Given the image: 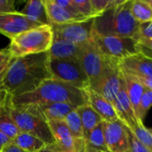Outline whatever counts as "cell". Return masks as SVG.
Returning <instances> with one entry per match:
<instances>
[{
	"label": "cell",
	"instance_id": "1",
	"mask_svg": "<svg viewBox=\"0 0 152 152\" xmlns=\"http://www.w3.org/2000/svg\"><path fill=\"white\" fill-rule=\"evenodd\" d=\"M49 53L12 58L2 86L11 96L36 90L45 80L52 78L49 70Z\"/></svg>",
	"mask_w": 152,
	"mask_h": 152
},
{
	"label": "cell",
	"instance_id": "33",
	"mask_svg": "<svg viewBox=\"0 0 152 152\" xmlns=\"http://www.w3.org/2000/svg\"><path fill=\"white\" fill-rule=\"evenodd\" d=\"M129 152H151L129 131Z\"/></svg>",
	"mask_w": 152,
	"mask_h": 152
},
{
	"label": "cell",
	"instance_id": "4",
	"mask_svg": "<svg viewBox=\"0 0 152 152\" xmlns=\"http://www.w3.org/2000/svg\"><path fill=\"white\" fill-rule=\"evenodd\" d=\"M9 112L20 132L27 133L42 140L47 146L55 144L54 138L37 105L10 106Z\"/></svg>",
	"mask_w": 152,
	"mask_h": 152
},
{
	"label": "cell",
	"instance_id": "20",
	"mask_svg": "<svg viewBox=\"0 0 152 152\" xmlns=\"http://www.w3.org/2000/svg\"><path fill=\"white\" fill-rule=\"evenodd\" d=\"M36 105H37L47 122L50 120H64L71 111L77 109L75 106L64 102H52Z\"/></svg>",
	"mask_w": 152,
	"mask_h": 152
},
{
	"label": "cell",
	"instance_id": "38",
	"mask_svg": "<svg viewBox=\"0 0 152 152\" xmlns=\"http://www.w3.org/2000/svg\"><path fill=\"white\" fill-rule=\"evenodd\" d=\"M12 142V140H11L9 137H7L2 132H0V152H2L5 146H7L8 144H10Z\"/></svg>",
	"mask_w": 152,
	"mask_h": 152
},
{
	"label": "cell",
	"instance_id": "26",
	"mask_svg": "<svg viewBox=\"0 0 152 152\" xmlns=\"http://www.w3.org/2000/svg\"><path fill=\"white\" fill-rule=\"evenodd\" d=\"M131 12L138 23L152 21V8L148 1L134 0L131 4Z\"/></svg>",
	"mask_w": 152,
	"mask_h": 152
},
{
	"label": "cell",
	"instance_id": "3",
	"mask_svg": "<svg viewBox=\"0 0 152 152\" xmlns=\"http://www.w3.org/2000/svg\"><path fill=\"white\" fill-rule=\"evenodd\" d=\"M131 0H121L94 20V33L100 36L135 38L139 24L131 12Z\"/></svg>",
	"mask_w": 152,
	"mask_h": 152
},
{
	"label": "cell",
	"instance_id": "36",
	"mask_svg": "<svg viewBox=\"0 0 152 152\" xmlns=\"http://www.w3.org/2000/svg\"><path fill=\"white\" fill-rule=\"evenodd\" d=\"M11 97L12 96L6 91V89L2 85H0V109L10 104Z\"/></svg>",
	"mask_w": 152,
	"mask_h": 152
},
{
	"label": "cell",
	"instance_id": "2",
	"mask_svg": "<svg viewBox=\"0 0 152 152\" xmlns=\"http://www.w3.org/2000/svg\"><path fill=\"white\" fill-rule=\"evenodd\" d=\"M52 102L69 103L78 108L88 104V97L86 90H81L70 84L50 78L30 93L12 96L10 106L14 107Z\"/></svg>",
	"mask_w": 152,
	"mask_h": 152
},
{
	"label": "cell",
	"instance_id": "27",
	"mask_svg": "<svg viewBox=\"0 0 152 152\" xmlns=\"http://www.w3.org/2000/svg\"><path fill=\"white\" fill-rule=\"evenodd\" d=\"M69 130L75 139H84V130L77 109L71 111L64 119Z\"/></svg>",
	"mask_w": 152,
	"mask_h": 152
},
{
	"label": "cell",
	"instance_id": "10",
	"mask_svg": "<svg viewBox=\"0 0 152 152\" xmlns=\"http://www.w3.org/2000/svg\"><path fill=\"white\" fill-rule=\"evenodd\" d=\"M94 20L70 22L61 25H51L53 39L64 40L76 45H83L93 38Z\"/></svg>",
	"mask_w": 152,
	"mask_h": 152
},
{
	"label": "cell",
	"instance_id": "43",
	"mask_svg": "<svg viewBox=\"0 0 152 152\" xmlns=\"http://www.w3.org/2000/svg\"><path fill=\"white\" fill-rule=\"evenodd\" d=\"M148 3L150 4V5H151V7L152 8V0H150V1H148Z\"/></svg>",
	"mask_w": 152,
	"mask_h": 152
},
{
	"label": "cell",
	"instance_id": "22",
	"mask_svg": "<svg viewBox=\"0 0 152 152\" xmlns=\"http://www.w3.org/2000/svg\"><path fill=\"white\" fill-rule=\"evenodd\" d=\"M77 111L82 122L85 140L98 125L103 122V120L89 104L77 108Z\"/></svg>",
	"mask_w": 152,
	"mask_h": 152
},
{
	"label": "cell",
	"instance_id": "13",
	"mask_svg": "<svg viewBox=\"0 0 152 152\" xmlns=\"http://www.w3.org/2000/svg\"><path fill=\"white\" fill-rule=\"evenodd\" d=\"M42 25L18 12L0 14V33L10 39L22 32Z\"/></svg>",
	"mask_w": 152,
	"mask_h": 152
},
{
	"label": "cell",
	"instance_id": "42",
	"mask_svg": "<svg viewBox=\"0 0 152 152\" xmlns=\"http://www.w3.org/2000/svg\"><path fill=\"white\" fill-rule=\"evenodd\" d=\"M40 152H61V151L57 150L55 147H53V145L51 146H46L43 151H41Z\"/></svg>",
	"mask_w": 152,
	"mask_h": 152
},
{
	"label": "cell",
	"instance_id": "21",
	"mask_svg": "<svg viewBox=\"0 0 152 152\" xmlns=\"http://www.w3.org/2000/svg\"><path fill=\"white\" fill-rule=\"evenodd\" d=\"M20 12L34 21L39 22L43 25L50 26L45 3L42 0L28 1Z\"/></svg>",
	"mask_w": 152,
	"mask_h": 152
},
{
	"label": "cell",
	"instance_id": "34",
	"mask_svg": "<svg viewBox=\"0 0 152 152\" xmlns=\"http://www.w3.org/2000/svg\"><path fill=\"white\" fill-rule=\"evenodd\" d=\"M139 53L152 60V40H137Z\"/></svg>",
	"mask_w": 152,
	"mask_h": 152
},
{
	"label": "cell",
	"instance_id": "41",
	"mask_svg": "<svg viewBox=\"0 0 152 152\" xmlns=\"http://www.w3.org/2000/svg\"><path fill=\"white\" fill-rule=\"evenodd\" d=\"M10 57H12V55H11V53H10L8 48H6V49H1V50H0V65H1L6 59H8V58H10Z\"/></svg>",
	"mask_w": 152,
	"mask_h": 152
},
{
	"label": "cell",
	"instance_id": "17",
	"mask_svg": "<svg viewBox=\"0 0 152 152\" xmlns=\"http://www.w3.org/2000/svg\"><path fill=\"white\" fill-rule=\"evenodd\" d=\"M86 94L88 104L102 118L103 122H113L118 119L112 103L90 88L86 90Z\"/></svg>",
	"mask_w": 152,
	"mask_h": 152
},
{
	"label": "cell",
	"instance_id": "31",
	"mask_svg": "<svg viewBox=\"0 0 152 152\" xmlns=\"http://www.w3.org/2000/svg\"><path fill=\"white\" fill-rule=\"evenodd\" d=\"M78 13L86 19H94L91 0H72Z\"/></svg>",
	"mask_w": 152,
	"mask_h": 152
},
{
	"label": "cell",
	"instance_id": "40",
	"mask_svg": "<svg viewBox=\"0 0 152 152\" xmlns=\"http://www.w3.org/2000/svg\"><path fill=\"white\" fill-rule=\"evenodd\" d=\"M2 152H28L21 150L20 148L17 147L16 145H14L12 142H11L10 144H8L7 146H5L4 148V150L2 151Z\"/></svg>",
	"mask_w": 152,
	"mask_h": 152
},
{
	"label": "cell",
	"instance_id": "37",
	"mask_svg": "<svg viewBox=\"0 0 152 152\" xmlns=\"http://www.w3.org/2000/svg\"><path fill=\"white\" fill-rule=\"evenodd\" d=\"M12 57H10L8 59H6L1 65H0V85H2V82L6 75V72H7V69L9 67V64H10V61L12 60Z\"/></svg>",
	"mask_w": 152,
	"mask_h": 152
},
{
	"label": "cell",
	"instance_id": "19",
	"mask_svg": "<svg viewBox=\"0 0 152 152\" xmlns=\"http://www.w3.org/2000/svg\"><path fill=\"white\" fill-rule=\"evenodd\" d=\"M121 69H122V75H123L124 84L126 86L127 96H128L131 105L134 109V111L137 117L139 104H140L142 94L145 90V87L137 77L126 72L122 68H121Z\"/></svg>",
	"mask_w": 152,
	"mask_h": 152
},
{
	"label": "cell",
	"instance_id": "39",
	"mask_svg": "<svg viewBox=\"0 0 152 152\" xmlns=\"http://www.w3.org/2000/svg\"><path fill=\"white\" fill-rule=\"evenodd\" d=\"M137 77L142 83L145 88L152 91V77Z\"/></svg>",
	"mask_w": 152,
	"mask_h": 152
},
{
	"label": "cell",
	"instance_id": "35",
	"mask_svg": "<svg viewBox=\"0 0 152 152\" xmlns=\"http://www.w3.org/2000/svg\"><path fill=\"white\" fill-rule=\"evenodd\" d=\"M14 12H16V10L13 0H0V14Z\"/></svg>",
	"mask_w": 152,
	"mask_h": 152
},
{
	"label": "cell",
	"instance_id": "9",
	"mask_svg": "<svg viewBox=\"0 0 152 152\" xmlns=\"http://www.w3.org/2000/svg\"><path fill=\"white\" fill-rule=\"evenodd\" d=\"M78 61L88 77L90 89L94 90L103 71L104 56L99 51L93 39L81 45Z\"/></svg>",
	"mask_w": 152,
	"mask_h": 152
},
{
	"label": "cell",
	"instance_id": "14",
	"mask_svg": "<svg viewBox=\"0 0 152 152\" xmlns=\"http://www.w3.org/2000/svg\"><path fill=\"white\" fill-rule=\"evenodd\" d=\"M113 107L115 109L118 120H120L128 128V130H132L137 125L142 124L137 119V117L134 111V109L127 96L124 81L120 91L113 102Z\"/></svg>",
	"mask_w": 152,
	"mask_h": 152
},
{
	"label": "cell",
	"instance_id": "16",
	"mask_svg": "<svg viewBox=\"0 0 152 152\" xmlns=\"http://www.w3.org/2000/svg\"><path fill=\"white\" fill-rule=\"evenodd\" d=\"M48 20L51 25H61L70 22L82 21L88 19L77 16L68 11L67 9L57 4L55 0H44Z\"/></svg>",
	"mask_w": 152,
	"mask_h": 152
},
{
	"label": "cell",
	"instance_id": "5",
	"mask_svg": "<svg viewBox=\"0 0 152 152\" xmlns=\"http://www.w3.org/2000/svg\"><path fill=\"white\" fill-rule=\"evenodd\" d=\"M53 40L52 27L42 25L12 37L8 50L13 58L46 53L50 50Z\"/></svg>",
	"mask_w": 152,
	"mask_h": 152
},
{
	"label": "cell",
	"instance_id": "32",
	"mask_svg": "<svg viewBox=\"0 0 152 152\" xmlns=\"http://www.w3.org/2000/svg\"><path fill=\"white\" fill-rule=\"evenodd\" d=\"M134 40H152V21L139 24Z\"/></svg>",
	"mask_w": 152,
	"mask_h": 152
},
{
	"label": "cell",
	"instance_id": "23",
	"mask_svg": "<svg viewBox=\"0 0 152 152\" xmlns=\"http://www.w3.org/2000/svg\"><path fill=\"white\" fill-rule=\"evenodd\" d=\"M85 152H109L103 134V122L85 139Z\"/></svg>",
	"mask_w": 152,
	"mask_h": 152
},
{
	"label": "cell",
	"instance_id": "11",
	"mask_svg": "<svg viewBox=\"0 0 152 152\" xmlns=\"http://www.w3.org/2000/svg\"><path fill=\"white\" fill-rule=\"evenodd\" d=\"M48 125L55 141L53 146L57 150L61 152H85V140L75 139L64 120H50Z\"/></svg>",
	"mask_w": 152,
	"mask_h": 152
},
{
	"label": "cell",
	"instance_id": "8",
	"mask_svg": "<svg viewBox=\"0 0 152 152\" xmlns=\"http://www.w3.org/2000/svg\"><path fill=\"white\" fill-rule=\"evenodd\" d=\"M123 81L122 69L119 61L104 57L103 71L94 91L113 104L123 85Z\"/></svg>",
	"mask_w": 152,
	"mask_h": 152
},
{
	"label": "cell",
	"instance_id": "30",
	"mask_svg": "<svg viewBox=\"0 0 152 152\" xmlns=\"http://www.w3.org/2000/svg\"><path fill=\"white\" fill-rule=\"evenodd\" d=\"M121 0H91L94 14L96 17L102 15L112 6L118 4Z\"/></svg>",
	"mask_w": 152,
	"mask_h": 152
},
{
	"label": "cell",
	"instance_id": "25",
	"mask_svg": "<svg viewBox=\"0 0 152 152\" xmlns=\"http://www.w3.org/2000/svg\"><path fill=\"white\" fill-rule=\"evenodd\" d=\"M0 132L11 140H13L20 133V130L10 115L9 105L0 109Z\"/></svg>",
	"mask_w": 152,
	"mask_h": 152
},
{
	"label": "cell",
	"instance_id": "29",
	"mask_svg": "<svg viewBox=\"0 0 152 152\" xmlns=\"http://www.w3.org/2000/svg\"><path fill=\"white\" fill-rule=\"evenodd\" d=\"M129 131L152 152V134L150 130L145 127L144 124H139Z\"/></svg>",
	"mask_w": 152,
	"mask_h": 152
},
{
	"label": "cell",
	"instance_id": "28",
	"mask_svg": "<svg viewBox=\"0 0 152 152\" xmlns=\"http://www.w3.org/2000/svg\"><path fill=\"white\" fill-rule=\"evenodd\" d=\"M152 107V91L150 89L145 88L142 96L141 98V102L139 104L138 113H137V118L138 120L143 124V120Z\"/></svg>",
	"mask_w": 152,
	"mask_h": 152
},
{
	"label": "cell",
	"instance_id": "7",
	"mask_svg": "<svg viewBox=\"0 0 152 152\" xmlns=\"http://www.w3.org/2000/svg\"><path fill=\"white\" fill-rule=\"evenodd\" d=\"M93 41L104 57L122 60L139 53L137 42L134 38L93 34Z\"/></svg>",
	"mask_w": 152,
	"mask_h": 152
},
{
	"label": "cell",
	"instance_id": "12",
	"mask_svg": "<svg viewBox=\"0 0 152 152\" xmlns=\"http://www.w3.org/2000/svg\"><path fill=\"white\" fill-rule=\"evenodd\" d=\"M103 134L109 152H129V130L120 120L103 122Z\"/></svg>",
	"mask_w": 152,
	"mask_h": 152
},
{
	"label": "cell",
	"instance_id": "6",
	"mask_svg": "<svg viewBox=\"0 0 152 152\" xmlns=\"http://www.w3.org/2000/svg\"><path fill=\"white\" fill-rule=\"evenodd\" d=\"M49 70L52 78L72 85L81 90H88V77L78 60L49 59Z\"/></svg>",
	"mask_w": 152,
	"mask_h": 152
},
{
	"label": "cell",
	"instance_id": "24",
	"mask_svg": "<svg viewBox=\"0 0 152 152\" xmlns=\"http://www.w3.org/2000/svg\"><path fill=\"white\" fill-rule=\"evenodd\" d=\"M14 145L28 152H40L47 145L39 138L27 133L20 132L12 142Z\"/></svg>",
	"mask_w": 152,
	"mask_h": 152
},
{
	"label": "cell",
	"instance_id": "44",
	"mask_svg": "<svg viewBox=\"0 0 152 152\" xmlns=\"http://www.w3.org/2000/svg\"><path fill=\"white\" fill-rule=\"evenodd\" d=\"M150 132H151V134H152V130H150Z\"/></svg>",
	"mask_w": 152,
	"mask_h": 152
},
{
	"label": "cell",
	"instance_id": "15",
	"mask_svg": "<svg viewBox=\"0 0 152 152\" xmlns=\"http://www.w3.org/2000/svg\"><path fill=\"white\" fill-rule=\"evenodd\" d=\"M120 67L136 77H152V60L136 53L119 61Z\"/></svg>",
	"mask_w": 152,
	"mask_h": 152
},
{
	"label": "cell",
	"instance_id": "18",
	"mask_svg": "<svg viewBox=\"0 0 152 152\" xmlns=\"http://www.w3.org/2000/svg\"><path fill=\"white\" fill-rule=\"evenodd\" d=\"M82 45L72 44L64 40L53 39L49 53L51 59L78 60Z\"/></svg>",
	"mask_w": 152,
	"mask_h": 152
}]
</instances>
